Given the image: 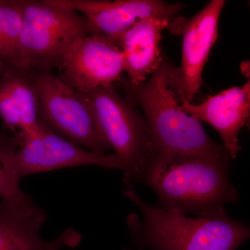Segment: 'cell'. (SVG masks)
Instances as JSON below:
<instances>
[{
  "mask_svg": "<svg viewBox=\"0 0 250 250\" xmlns=\"http://www.w3.org/2000/svg\"><path fill=\"white\" fill-rule=\"evenodd\" d=\"M229 153L190 156H154L136 182L146 184L159 197L158 205L190 216L225 210L238 202V190L229 179Z\"/></svg>",
  "mask_w": 250,
  "mask_h": 250,
  "instance_id": "obj_1",
  "label": "cell"
},
{
  "mask_svg": "<svg viewBox=\"0 0 250 250\" xmlns=\"http://www.w3.org/2000/svg\"><path fill=\"white\" fill-rule=\"evenodd\" d=\"M125 196L139 208L141 218L129 215L131 239L143 250H237L250 236L246 223L231 218L226 210L190 216L143 200L132 187L125 186Z\"/></svg>",
  "mask_w": 250,
  "mask_h": 250,
  "instance_id": "obj_2",
  "label": "cell"
},
{
  "mask_svg": "<svg viewBox=\"0 0 250 250\" xmlns=\"http://www.w3.org/2000/svg\"><path fill=\"white\" fill-rule=\"evenodd\" d=\"M169 64L164 59L149 80L138 86L129 84L126 79L122 78L120 82L127 96L142 108L155 149L154 156L174 157L228 153L223 145L208 137L201 122L182 109V102L169 75Z\"/></svg>",
  "mask_w": 250,
  "mask_h": 250,
  "instance_id": "obj_3",
  "label": "cell"
},
{
  "mask_svg": "<svg viewBox=\"0 0 250 250\" xmlns=\"http://www.w3.org/2000/svg\"><path fill=\"white\" fill-rule=\"evenodd\" d=\"M104 136L123 165L125 186L136 182L155 149L147 121L129 97H123L113 84L84 93Z\"/></svg>",
  "mask_w": 250,
  "mask_h": 250,
  "instance_id": "obj_4",
  "label": "cell"
},
{
  "mask_svg": "<svg viewBox=\"0 0 250 250\" xmlns=\"http://www.w3.org/2000/svg\"><path fill=\"white\" fill-rule=\"evenodd\" d=\"M22 23L20 47L28 70L57 67L74 41L100 33L83 15L52 0H21Z\"/></svg>",
  "mask_w": 250,
  "mask_h": 250,
  "instance_id": "obj_5",
  "label": "cell"
},
{
  "mask_svg": "<svg viewBox=\"0 0 250 250\" xmlns=\"http://www.w3.org/2000/svg\"><path fill=\"white\" fill-rule=\"evenodd\" d=\"M29 74L42 123L90 152L105 154L111 149L83 93L62 82L51 69H32Z\"/></svg>",
  "mask_w": 250,
  "mask_h": 250,
  "instance_id": "obj_6",
  "label": "cell"
},
{
  "mask_svg": "<svg viewBox=\"0 0 250 250\" xmlns=\"http://www.w3.org/2000/svg\"><path fill=\"white\" fill-rule=\"evenodd\" d=\"M11 177L20 184L23 177L76 166H96L123 170L116 154H98L64 139L43 123L36 134L24 138L7 156Z\"/></svg>",
  "mask_w": 250,
  "mask_h": 250,
  "instance_id": "obj_7",
  "label": "cell"
},
{
  "mask_svg": "<svg viewBox=\"0 0 250 250\" xmlns=\"http://www.w3.org/2000/svg\"><path fill=\"white\" fill-rule=\"evenodd\" d=\"M226 1L211 0L191 18L177 16L167 29L183 39L182 63L169 64V75L182 104H192L202 83V72L218 37V22Z\"/></svg>",
  "mask_w": 250,
  "mask_h": 250,
  "instance_id": "obj_8",
  "label": "cell"
},
{
  "mask_svg": "<svg viewBox=\"0 0 250 250\" xmlns=\"http://www.w3.org/2000/svg\"><path fill=\"white\" fill-rule=\"evenodd\" d=\"M57 67L62 82L84 94L121 82L125 72L124 57L118 44L97 33L74 41Z\"/></svg>",
  "mask_w": 250,
  "mask_h": 250,
  "instance_id": "obj_9",
  "label": "cell"
},
{
  "mask_svg": "<svg viewBox=\"0 0 250 250\" xmlns=\"http://www.w3.org/2000/svg\"><path fill=\"white\" fill-rule=\"evenodd\" d=\"M85 16L100 33L118 44L122 35L140 21L164 18L172 21L186 5L161 0H52Z\"/></svg>",
  "mask_w": 250,
  "mask_h": 250,
  "instance_id": "obj_10",
  "label": "cell"
},
{
  "mask_svg": "<svg viewBox=\"0 0 250 250\" xmlns=\"http://www.w3.org/2000/svg\"><path fill=\"white\" fill-rule=\"evenodd\" d=\"M45 210L34 202L26 205L0 200V250H62L80 244L82 234L67 228L52 240L41 236Z\"/></svg>",
  "mask_w": 250,
  "mask_h": 250,
  "instance_id": "obj_11",
  "label": "cell"
},
{
  "mask_svg": "<svg viewBox=\"0 0 250 250\" xmlns=\"http://www.w3.org/2000/svg\"><path fill=\"white\" fill-rule=\"evenodd\" d=\"M182 109L199 121L208 123L221 136L231 159L241 152L238 134L249 121L250 82L210 96L200 104H182Z\"/></svg>",
  "mask_w": 250,
  "mask_h": 250,
  "instance_id": "obj_12",
  "label": "cell"
},
{
  "mask_svg": "<svg viewBox=\"0 0 250 250\" xmlns=\"http://www.w3.org/2000/svg\"><path fill=\"white\" fill-rule=\"evenodd\" d=\"M0 119L18 143L37 133L43 123L29 70L0 66Z\"/></svg>",
  "mask_w": 250,
  "mask_h": 250,
  "instance_id": "obj_13",
  "label": "cell"
},
{
  "mask_svg": "<svg viewBox=\"0 0 250 250\" xmlns=\"http://www.w3.org/2000/svg\"><path fill=\"white\" fill-rule=\"evenodd\" d=\"M171 22L164 18H147L136 23L118 39L129 84H142L160 67L164 60L159 47L161 32Z\"/></svg>",
  "mask_w": 250,
  "mask_h": 250,
  "instance_id": "obj_14",
  "label": "cell"
},
{
  "mask_svg": "<svg viewBox=\"0 0 250 250\" xmlns=\"http://www.w3.org/2000/svg\"><path fill=\"white\" fill-rule=\"evenodd\" d=\"M22 23L21 0H0V66L29 70L20 47Z\"/></svg>",
  "mask_w": 250,
  "mask_h": 250,
  "instance_id": "obj_15",
  "label": "cell"
},
{
  "mask_svg": "<svg viewBox=\"0 0 250 250\" xmlns=\"http://www.w3.org/2000/svg\"><path fill=\"white\" fill-rule=\"evenodd\" d=\"M18 147L16 138L0 133V200L26 205L31 203L33 200L21 188L20 184L16 183L11 177L6 160L9 152Z\"/></svg>",
  "mask_w": 250,
  "mask_h": 250,
  "instance_id": "obj_16",
  "label": "cell"
},
{
  "mask_svg": "<svg viewBox=\"0 0 250 250\" xmlns=\"http://www.w3.org/2000/svg\"><path fill=\"white\" fill-rule=\"evenodd\" d=\"M125 250H143L139 249V248H136V249H125Z\"/></svg>",
  "mask_w": 250,
  "mask_h": 250,
  "instance_id": "obj_17",
  "label": "cell"
}]
</instances>
